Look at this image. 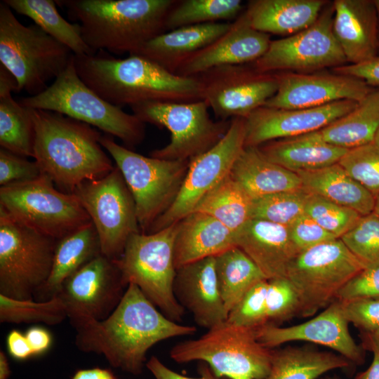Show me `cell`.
Here are the masks:
<instances>
[{"instance_id":"obj_48","label":"cell","mask_w":379,"mask_h":379,"mask_svg":"<svg viewBox=\"0 0 379 379\" xmlns=\"http://www.w3.org/2000/svg\"><path fill=\"white\" fill-rule=\"evenodd\" d=\"M288 227L291 241L299 253L339 239L324 230L305 213Z\"/></svg>"},{"instance_id":"obj_24","label":"cell","mask_w":379,"mask_h":379,"mask_svg":"<svg viewBox=\"0 0 379 379\" xmlns=\"http://www.w3.org/2000/svg\"><path fill=\"white\" fill-rule=\"evenodd\" d=\"M333 32L347 62L359 64L378 56V24L373 1L335 0Z\"/></svg>"},{"instance_id":"obj_21","label":"cell","mask_w":379,"mask_h":379,"mask_svg":"<svg viewBox=\"0 0 379 379\" xmlns=\"http://www.w3.org/2000/svg\"><path fill=\"white\" fill-rule=\"evenodd\" d=\"M277 76L278 89L265 107L304 109L345 100L359 102L371 91L362 80L337 73H286Z\"/></svg>"},{"instance_id":"obj_31","label":"cell","mask_w":379,"mask_h":379,"mask_svg":"<svg viewBox=\"0 0 379 379\" xmlns=\"http://www.w3.org/2000/svg\"><path fill=\"white\" fill-rule=\"evenodd\" d=\"M231 176L252 199L302 187L299 175L266 158L258 147H244Z\"/></svg>"},{"instance_id":"obj_60","label":"cell","mask_w":379,"mask_h":379,"mask_svg":"<svg viewBox=\"0 0 379 379\" xmlns=\"http://www.w3.org/2000/svg\"><path fill=\"white\" fill-rule=\"evenodd\" d=\"M375 145H377L378 147H379V128L375 135V137H374V139H373V142Z\"/></svg>"},{"instance_id":"obj_43","label":"cell","mask_w":379,"mask_h":379,"mask_svg":"<svg viewBox=\"0 0 379 379\" xmlns=\"http://www.w3.org/2000/svg\"><path fill=\"white\" fill-rule=\"evenodd\" d=\"M305 213L339 239L361 217L358 212L350 208L311 193L305 204Z\"/></svg>"},{"instance_id":"obj_15","label":"cell","mask_w":379,"mask_h":379,"mask_svg":"<svg viewBox=\"0 0 379 379\" xmlns=\"http://www.w3.org/2000/svg\"><path fill=\"white\" fill-rule=\"evenodd\" d=\"M244 119H232L224 137L211 149L190 160L175 200L147 233L159 231L193 212L202 199L230 173L244 147Z\"/></svg>"},{"instance_id":"obj_55","label":"cell","mask_w":379,"mask_h":379,"mask_svg":"<svg viewBox=\"0 0 379 379\" xmlns=\"http://www.w3.org/2000/svg\"><path fill=\"white\" fill-rule=\"evenodd\" d=\"M34 357L46 352L51 347L53 338L51 333L45 328L32 326L25 333Z\"/></svg>"},{"instance_id":"obj_26","label":"cell","mask_w":379,"mask_h":379,"mask_svg":"<svg viewBox=\"0 0 379 379\" xmlns=\"http://www.w3.org/2000/svg\"><path fill=\"white\" fill-rule=\"evenodd\" d=\"M237 246L236 233L213 217L193 211L178 222L174 244L176 270Z\"/></svg>"},{"instance_id":"obj_22","label":"cell","mask_w":379,"mask_h":379,"mask_svg":"<svg viewBox=\"0 0 379 379\" xmlns=\"http://www.w3.org/2000/svg\"><path fill=\"white\" fill-rule=\"evenodd\" d=\"M270 42L269 34L251 27L244 11L225 34L185 60L175 74L192 77L220 66L253 63Z\"/></svg>"},{"instance_id":"obj_27","label":"cell","mask_w":379,"mask_h":379,"mask_svg":"<svg viewBox=\"0 0 379 379\" xmlns=\"http://www.w3.org/2000/svg\"><path fill=\"white\" fill-rule=\"evenodd\" d=\"M232 22L194 25L168 31L131 55L145 57L175 74L185 60L225 34Z\"/></svg>"},{"instance_id":"obj_4","label":"cell","mask_w":379,"mask_h":379,"mask_svg":"<svg viewBox=\"0 0 379 379\" xmlns=\"http://www.w3.org/2000/svg\"><path fill=\"white\" fill-rule=\"evenodd\" d=\"M176 0H57L78 22L85 43L95 52L136 53L166 32L167 15Z\"/></svg>"},{"instance_id":"obj_53","label":"cell","mask_w":379,"mask_h":379,"mask_svg":"<svg viewBox=\"0 0 379 379\" xmlns=\"http://www.w3.org/2000/svg\"><path fill=\"white\" fill-rule=\"evenodd\" d=\"M362 347L372 352L370 366L359 373L355 379H379V342L373 333L361 332Z\"/></svg>"},{"instance_id":"obj_51","label":"cell","mask_w":379,"mask_h":379,"mask_svg":"<svg viewBox=\"0 0 379 379\" xmlns=\"http://www.w3.org/2000/svg\"><path fill=\"white\" fill-rule=\"evenodd\" d=\"M145 366L151 372L155 379H230L217 376L210 366L203 362L198 367L197 378L187 377L181 375L164 365L157 357L152 356L147 361Z\"/></svg>"},{"instance_id":"obj_50","label":"cell","mask_w":379,"mask_h":379,"mask_svg":"<svg viewBox=\"0 0 379 379\" xmlns=\"http://www.w3.org/2000/svg\"><path fill=\"white\" fill-rule=\"evenodd\" d=\"M342 304L348 322L361 332L373 333L379 329V298L354 300Z\"/></svg>"},{"instance_id":"obj_10","label":"cell","mask_w":379,"mask_h":379,"mask_svg":"<svg viewBox=\"0 0 379 379\" xmlns=\"http://www.w3.org/2000/svg\"><path fill=\"white\" fill-rule=\"evenodd\" d=\"M56 241L19 223L0 207V294L34 300L50 276Z\"/></svg>"},{"instance_id":"obj_57","label":"cell","mask_w":379,"mask_h":379,"mask_svg":"<svg viewBox=\"0 0 379 379\" xmlns=\"http://www.w3.org/2000/svg\"><path fill=\"white\" fill-rule=\"evenodd\" d=\"M11 368L5 352L0 350V379H8L11 375Z\"/></svg>"},{"instance_id":"obj_33","label":"cell","mask_w":379,"mask_h":379,"mask_svg":"<svg viewBox=\"0 0 379 379\" xmlns=\"http://www.w3.org/2000/svg\"><path fill=\"white\" fill-rule=\"evenodd\" d=\"M258 147L269 160L295 173L338 163L348 151L299 137L268 142Z\"/></svg>"},{"instance_id":"obj_61","label":"cell","mask_w":379,"mask_h":379,"mask_svg":"<svg viewBox=\"0 0 379 379\" xmlns=\"http://www.w3.org/2000/svg\"><path fill=\"white\" fill-rule=\"evenodd\" d=\"M322 379H342L339 377H337V376H333V377H329V376H327V377H325Z\"/></svg>"},{"instance_id":"obj_35","label":"cell","mask_w":379,"mask_h":379,"mask_svg":"<svg viewBox=\"0 0 379 379\" xmlns=\"http://www.w3.org/2000/svg\"><path fill=\"white\" fill-rule=\"evenodd\" d=\"M16 13L29 18L46 33L60 41L77 55L95 53L84 41L78 23L63 18L53 0H3Z\"/></svg>"},{"instance_id":"obj_40","label":"cell","mask_w":379,"mask_h":379,"mask_svg":"<svg viewBox=\"0 0 379 379\" xmlns=\"http://www.w3.org/2000/svg\"><path fill=\"white\" fill-rule=\"evenodd\" d=\"M67 318L65 305L58 295L39 302L13 299L0 294L1 323H43L55 326Z\"/></svg>"},{"instance_id":"obj_45","label":"cell","mask_w":379,"mask_h":379,"mask_svg":"<svg viewBox=\"0 0 379 379\" xmlns=\"http://www.w3.org/2000/svg\"><path fill=\"white\" fill-rule=\"evenodd\" d=\"M266 309L267 323L275 325L300 314L298 294L287 277L267 280Z\"/></svg>"},{"instance_id":"obj_44","label":"cell","mask_w":379,"mask_h":379,"mask_svg":"<svg viewBox=\"0 0 379 379\" xmlns=\"http://www.w3.org/2000/svg\"><path fill=\"white\" fill-rule=\"evenodd\" d=\"M338 164L375 197L379 194V147L371 142L348 149Z\"/></svg>"},{"instance_id":"obj_29","label":"cell","mask_w":379,"mask_h":379,"mask_svg":"<svg viewBox=\"0 0 379 379\" xmlns=\"http://www.w3.org/2000/svg\"><path fill=\"white\" fill-rule=\"evenodd\" d=\"M101 254L99 237L92 222L58 239L50 276L34 299L43 302L55 296L69 277Z\"/></svg>"},{"instance_id":"obj_2","label":"cell","mask_w":379,"mask_h":379,"mask_svg":"<svg viewBox=\"0 0 379 379\" xmlns=\"http://www.w3.org/2000/svg\"><path fill=\"white\" fill-rule=\"evenodd\" d=\"M80 79L109 103L121 108L149 102H190L203 100L197 77L176 75L138 55L115 58L99 51L74 54Z\"/></svg>"},{"instance_id":"obj_18","label":"cell","mask_w":379,"mask_h":379,"mask_svg":"<svg viewBox=\"0 0 379 379\" xmlns=\"http://www.w3.org/2000/svg\"><path fill=\"white\" fill-rule=\"evenodd\" d=\"M127 286L114 260L101 254L83 266L62 284L58 294L71 325L107 318L121 300Z\"/></svg>"},{"instance_id":"obj_36","label":"cell","mask_w":379,"mask_h":379,"mask_svg":"<svg viewBox=\"0 0 379 379\" xmlns=\"http://www.w3.org/2000/svg\"><path fill=\"white\" fill-rule=\"evenodd\" d=\"M215 266L227 313L255 284L267 279L255 262L237 246L215 256Z\"/></svg>"},{"instance_id":"obj_7","label":"cell","mask_w":379,"mask_h":379,"mask_svg":"<svg viewBox=\"0 0 379 379\" xmlns=\"http://www.w3.org/2000/svg\"><path fill=\"white\" fill-rule=\"evenodd\" d=\"M272 349L257 339L255 330L227 320L208 329L200 338L175 345L171 358L177 363L201 361L219 377L265 379L270 373Z\"/></svg>"},{"instance_id":"obj_37","label":"cell","mask_w":379,"mask_h":379,"mask_svg":"<svg viewBox=\"0 0 379 379\" xmlns=\"http://www.w3.org/2000/svg\"><path fill=\"white\" fill-rule=\"evenodd\" d=\"M252 200L230 173L202 199L194 211L213 217L237 234L251 219Z\"/></svg>"},{"instance_id":"obj_5","label":"cell","mask_w":379,"mask_h":379,"mask_svg":"<svg viewBox=\"0 0 379 379\" xmlns=\"http://www.w3.org/2000/svg\"><path fill=\"white\" fill-rule=\"evenodd\" d=\"M27 108L55 112L96 127L131 149L145 137V124L103 100L79 77L73 58L66 69L38 95L20 99Z\"/></svg>"},{"instance_id":"obj_13","label":"cell","mask_w":379,"mask_h":379,"mask_svg":"<svg viewBox=\"0 0 379 379\" xmlns=\"http://www.w3.org/2000/svg\"><path fill=\"white\" fill-rule=\"evenodd\" d=\"M363 269L340 239L298 253L290 262L286 277L298 294L299 315L311 317L328 307L343 286Z\"/></svg>"},{"instance_id":"obj_16","label":"cell","mask_w":379,"mask_h":379,"mask_svg":"<svg viewBox=\"0 0 379 379\" xmlns=\"http://www.w3.org/2000/svg\"><path fill=\"white\" fill-rule=\"evenodd\" d=\"M203 100L219 120L246 119L265 105L277 92V74L261 73L251 65H229L208 69L197 76Z\"/></svg>"},{"instance_id":"obj_54","label":"cell","mask_w":379,"mask_h":379,"mask_svg":"<svg viewBox=\"0 0 379 379\" xmlns=\"http://www.w3.org/2000/svg\"><path fill=\"white\" fill-rule=\"evenodd\" d=\"M9 354L15 359L23 361L34 357L25 334L16 329L11 330L6 337Z\"/></svg>"},{"instance_id":"obj_52","label":"cell","mask_w":379,"mask_h":379,"mask_svg":"<svg viewBox=\"0 0 379 379\" xmlns=\"http://www.w3.org/2000/svg\"><path fill=\"white\" fill-rule=\"evenodd\" d=\"M337 74L359 79L367 85L379 86V56L359 64L344 65L334 68Z\"/></svg>"},{"instance_id":"obj_32","label":"cell","mask_w":379,"mask_h":379,"mask_svg":"<svg viewBox=\"0 0 379 379\" xmlns=\"http://www.w3.org/2000/svg\"><path fill=\"white\" fill-rule=\"evenodd\" d=\"M297 174L302 187L311 194L350 208L361 215L373 212L375 197L338 163Z\"/></svg>"},{"instance_id":"obj_56","label":"cell","mask_w":379,"mask_h":379,"mask_svg":"<svg viewBox=\"0 0 379 379\" xmlns=\"http://www.w3.org/2000/svg\"><path fill=\"white\" fill-rule=\"evenodd\" d=\"M72 379H117V378L110 369L96 367L77 370Z\"/></svg>"},{"instance_id":"obj_34","label":"cell","mask_w":379,"mask_h":379,"mask_svg":"<svg viewBox=\"0 0 379 379\" xmlns=\"http://www.w3.org/2000/svg\"><path fill=\"white\" fill-rule=\"evenodd\" d=\"M350 364L340 354L308 347L272 349L271 368L265 379H317L329 371Z\"/></svg>"},{"instance_id":"obj_23","label":"cell","mask_w":379,"mask_h":379,"mask_svg":"<svg viewBox=\"0 0 379 379\" xmlns=\"http://www.w3.org/2000/svg\"><path fill=\"white\" fill-rule=\"evenodd\" d=\"M173 291L178 302L192 314L197 325L209 329L227 320L228 313L218 287L215 256L178 268Z\"/></svg>"},{"instance_id":"obj_20","label":"cell","mask_w":379,"mask_h":379,"mask_svg":"<svg viewBox=\"0 0 379 379\" xmlns=\"http://www.w3.org/2000/svg\"><path fill=\"white\" fill-rule=\"evenodd\" d=\"M358 103L345 100L304 109L262 106L244 119V147H259L274 139L292 138L316 131L347 114Z\"/></svg>"},{"instance_id":"obj_1","label":"cell","mask_w":379,"mask_h":379,"mask_svg":"<svg viewBox=\"0 0 379 379\" xmlns=\"http://www.w3.org/2000/svg\"><path fill=\"white\" fill-rule=\"evenodd\" d=\"M75 330L80 351L103 355L112 367L134 375L142 372L147 352L154 345L197 331L195 326L167 318L133 284L107 318L90 321Z\"/></svg>"},{"instance_id":"obj_8","label":"cell","mask_w":379,"mask_h":379,"mask_svg":"<svg viewBox=\"0 0 379 379\" xmlns=\"http://www.w3.org/2000/svg\"><path fill=\"white\" fill-rule=\"evenodd\" d=\"M177 231L178 222L154 233H135L114 261L127 286L136 285L167 318L178 323L182 321L185 310L173 291Z\"/></svg>"},{"instance_id":"obj_38","label":"cell","mask_w":379,"mask_h":379,"mask_svg":"<svg viewBox=\"0 0 379 379\" xmlns=\"http://www.w3.org/2000/svg\"><path fill=\"white\" fill-rule=\"evenodd\" d=\"M11 90H0L1 147L23 157H34V128L29 109Z\"/></svg>"},{"instance_id":"obj_3","label":"cell","mask_w":379,"mask_h":379,"mask_svg":"<svg viewBox=\"0 0 379 379\" xmlns=\"http://www.w3.org/2000/svg\"><path fill=\"white\" fill-rule=\"evenodd\" d=\"M28 109L34 128L33 158L61 191L72 193L114 168L93 127L55 112Z\"/></svg>"},{"instance_id":"obj_14","label":"cell","mask_w":379,"mask_h":379,"mask_svg":"<svg viewBox=\"0 0 379 379\" xmlns=\"http://www.w3.org/2000/svg\"><path fill=\"white\" fill-rule=\"evenodd\" d=\"M72 194L97 231L102 254L119 259L129 237L142 232L134 199L119 168L102 178L80 184Z\"/></svg>"},{"instance_id":"obj_9","label":"cell","mask_w":379,"mask_h":379,"mask_svg":"<svg viewBox=\"0 0 379 379\" xmlns=\"http://www.w3.org/2000/svg\"><path fill=\"white\" fill-rule=\"evenodd\" d=\"M100 145L114 159L135 201L139 225L147 233L175 200L190 160H166L145 157L117 144L104 135Z\"/></svg>"},{"instance_id":"obj_28","label":"cell","mask_w":379,"mask_h":379,"mask_svg":"<svg viewBox=\"0 0 379 379\" xmlns=\"http://www.w3.org/2000/svg\"><path fill=\"white\" fill-rule=\"evenodd\" d=\"M323 0H253L245 10L251 27L265 34L291 36L314 24Z\"/></svg>"},{"instance_id":"obj_58","label":"cell","mask_w":379,"mask_h":379,"mask_svg":"<svg viewBox=\"0 0 379 379\" xmlns=\"http://www.w3.org/2000/svg\"><path fill=\"white\" fill-rule=\"evenodd\" d=\"M373 3L375 6L376 12H377V16H378V55L379 56V0H374Z\"/></svg>"},{"instance_id":"obj_42","label":"cell","mask_w":379,"mask_h":379,"mask_svg":"<svg viewBox=\"0 0 379 379\" xmlns=\"http://www.w3.org/2000/svg\"><path fill=\"white\" fill-rule=\"evenodd\" d=\"M364 268L379 266V215H361L340 238Z\"/></svg>"},{"instance_id":"obj_49","label":"cell","mask_w":379,"mask_h":379,"mask_svg":"<svg viewBox=\"0 0 379 379\" xmlns=\"http://www.w3.org/2000/svg\"><path fill=\"white\" fill-rule=\"evenodd\" d=\"M379 298V266L363 269L339 291L336 300L346 302Z\"/></svg>"},{"instance_id":"obj_6","label":"cell","mask_w":379,"mask_h":379,"mask_svg":"<svg viewBox=\"0 0 379 379\" xmlns=\"http://www.w3.org/2000/svg\"><path fill=\"white\" fill-rule=\"evenodd\" d=\"M72 51L36 24L24 25L0 3V62L15 77L18 91L36 95L68 66Z\"/></svg>"},{"instance_id":"obj_41","label":"cell","mask_w":379,"mask_h":379,"mask_svg":"<svg viewBox=\"0 0 379 379\" xmlns=\"http://www.w3.org/2000/svg\"><path fill=\"white\" fill-rule=\"evenodd\" d=\"M309 194L301 187L253 199L251 218L288 227L305 213Z\"/></svg>"},{"instance_id":"obj_30","label":"cell","mask_w":379,"mask_h":379,"mask_svg":"<svg viewBox=\"0 0 379 379\" xmlns=\"http://www.w3.org/2000/svg\"><path fill=\"white\" fill-rule=\"evenodd\" d=\"M378 128L379 88L371 90L347 114L319 130L298 137L350 149L373 142Z\"/></svg>"},{"instance_id":"obj_11","label":"cell","mask_w":379,"mask_h":379,"mask_svg":"<svg viewBox=\"0 0 379 379\" xmlns=\"http://www.w3.org/2000/svg\"><path fill=\"white\" fill-rule=\"evenodd\" d=\"M50 178L0 187V207L19 223L56 240L91 222L77 197Z\"/></svg>"},{"instance_id":"obj_39","label":"cell","mask_w":379,"mask_h":379,"mask_svg":"<svg viewBox=\"0 0 379 379\" xmlns=\"http://www.w3.org/2000/svg\"><path fill=\"white\" fill-rule=\"evenodd\" d=\"M242 12L241 0H176L167 15L165 28L168 32L190 25L231 22Z\"/></svg>"},{"instance_id":"obj_25","label":"cell","mask_w":379,"mask_h":379,"mask_svg":"<svg viewBox=\"0 0 379 379\" xmlns=\"http://www.w3.org/2000/svg\"><path fill=\"white\" fill-rule=\"evenodd\" d=\"M236 244L267 280L286 277L290 262L299 253L287 226L259 219L251 218L237 232Z\"/></svg>"},{"instance_id":"obj_59","label":"cell","mask_w":379,"mask_h":379,"mask_svg":"<svg viewBox=\"0 0 379 379\" xmlns=\"http://www.w3.org/2000/svg\"><path fill=\"white\" fill-rule=\"evenodd\" d=\"M373 212L379 215V194L375 197Z\"/></svg>"},{"instance_id":"obj_17","label":"cell","mask_w":379,"mask_h":379,"mask_svg":"<svg viewBox=\"0 0 379 379\" xmlns=\"http://www.w3.org/2000/svg\"><path fill=\"white\" fill-rule=\"evenodd\" d=\"M334 8H324L316 22L291 36L271 41L267 51L251 63L259 72L293 70L307 72L346 62L345 55L333 32Z\"/></svg>"},{"instance_id":"obj_47","label":"cell","mask_w":379,"mask_h":379,"mask_svg":"<svg viewBox=\"0 0 379 379\" xmlns=\"http://www.w3.org/2000/svg\"><path fill=\"white\" fill-rule=\"evenodd\" d=\"M43 174L36 161H30L26 157L1 147V187L32 181L39 178Z\"/></svg>"},{"instance_id":"obj_62","label":"cell","mask_w":379,"mask_h":379,"mask_svg":"<svg viewBox=\"0 0 379 379\" xmlns=\"http://www.w3.org/2000/svg\"><path fill=\"white\" fill-rule=\"evenodd\" d=\"M373 334L376 337L379 342V329L376 331L375 332L373 333Z\"/></svg>"},{"instance_id":"obj_12","label":"cell","mask_w":379,"mask_h":379,"mask_svg":"<svg viewBox=\"0 0 379 379\" xmlns=\"http://www.w3.org/2000/svg\"><path fill=\"white\" fill-rule=\"evenodd\" d=\"M142 122L166 128L171 140L154 149L150 157L166 160H191L216 145L226 134L231 120L213 121L204 100L190 102H149L131 107Z\"/></svg>"},{"instance_id":"obj_19","label":"cell","mask_w":379,"mask_h":379,"mask_svg":"<svg viewBox=\"0 0 379 379\" xmlns=\"http://www.w3.org/2000/svg\"><path fill=\"white\" fill-rule=\"evenodd\" d=\"M349 324L342 302L335 300L305 322L286 327L267 323L256 328L255 334L258 340L269 349L288 342H310L331 348L352 364L360 365L365 359L364 349L352 337Z\"/></svg>"},{"instance_id":"obj_46","label":"cell","mask_w":379,"mask_h":379,"mask_svg":"<svg viewBox=\"0 0 379 379\" xmlns=\"http://www.w3.org/2000/svg\"><path fill=\"white\" fill-rule=\"evenodd\" d=\"M267 288V279L255 284L229 312L227 321L255 330L266 324Z\"/></svg>"}]
</instances>
